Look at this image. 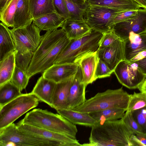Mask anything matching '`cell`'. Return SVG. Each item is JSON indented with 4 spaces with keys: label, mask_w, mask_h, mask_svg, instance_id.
Returning a JSON list of instances; mask_svg holds the SVG:
<instances>
[{
    "label": "cell",
    "mask_w": 146,
    "mask_h": 146,
    "mask_svg": "<svg viewBox=\"0 0 146 146\" xmlns=\"http://www.w3.org/2000/svg\"><path fill=\"white\" fill-rule=\"evenodd\" d=\"M30 78L26 72L15 66L10 81L21 92L26 88Z\"/></svg>",
    "instance_id": "32"
},
{
    "label": "cell",
    "mask_w": 146,
    "mask_h": 146,
    "mask_svg": "<svg viewBox=\"0 0 146 146\" xmlns=\"http://www.w3.org/2000/svg\"><path fill=\"white\" fill-rule=\"evenodd\" d=\"M21 122L33 126L64 134L76 139V126L59 114L46 110L34 109L27 113Z\"/></svg>",
    "instance_id": "3"
},
{
    "label": "cell",
    "mask_w": 146,
    "mask_h": 146,
    "mask_svg": "<svg viewBox=\"0 0 146 146\" xmlns=\"http://www.w3.org/2000/svg\"><path fill=\"white\" fill-rule=\"evenodd\" d=\"M130 140L133 146H145L137 138L135 134H133L132 135Z\"/></svg>",
    "instance_id": "42"
},
{
    "label": "cell",
    "mask_w": 146,
    "mask_h": 146,
    "mask_svg": "<svg viewBox=\"0 0 146 146\" xmlns=\"http://www.w3.org/2000/svg\"><path fill=\"white\" fill-rule=\"evenodd\" d=\"M135 135L141 142L146 146V136L141 133H137Z\"/></svg>",
    "instance_id": "44"
},
{
    "label": "cell",
    "mask_w": 146,
    "mask_h": 146,
    "mask_svg": "<svg viewBox=\"0 0 146 146\" xmlns=\"http://www.w3.org/2000/svg\"><path fill=\"white\" fill-rule=\"evenodd\" d=\"M124 41L125 60L130 61L146 50V33L139 34H131Z\"/></svg>",
    "instance_id": "17"
},
{
    "label": "cell",
    "mask_w": 146,
    "mask_h": 146,
    "mask_svg": "<svg viewBox=\"0 0 146 146\" xmlns=\"http://www.w3.org/2000/svg\"><path fill=\"white\" fill-rule=\"evenodd\" d=\"M133 134L122 118L105 122L92 127L89 142L80 146H133L130 138Z\"/></svg>",
    "instance_id": "2"
},
{
    "label": "cell",
    "mask_w": 146,
    "mask_h": 146,
    "mask_svg": "<svg viewBox=\"0 0 146 146\" xmlns=\"http://www.w3.org/2000/svg\"><path fill=\"white\" fill-rule=\"evenodd\" d=\"M90 5L103 7L124 11L139 9L142 7L135 1L131 0H86Z\"/></svg>",
    "instance_id": "22"
},
{
    "label": "cell",
    "mask_w": 146,
    "mask_h": 146,
    "mask_svg": "<svg viewBox=\"0 0 146 146\" xmlns=\"http://www.w3.org/2000/svg\"><path fill=\"white\" fill-rule=\"evenodd\" d=\"M138 89L140 92L146 93V78L139 86Z\"/></svg>",
    "instance_id": "45"
},
{
    "label": "cell",
    "mask_w": 146,
    "mask_h": 146,
    "mask_svg": "<svg viewBox=\"0 0 146 146\" xmlns=\"http://www.w3.org/2000/svg\"><path fill=\"white\" fill-rule=\"evenodd\" d=\"M72 3L79 5H83L86 3V0H69Z\"/></svg>",
    "instance_id": "46"
},
{
    "label": "cell",
    "mask_w": 146,
    "mask_h": 146,
    "mask_svg": "<svg viewBox=\"0 0 146 146\" xmlns=\"http://www.w3.org/2000/svg\"><path fill=\"white\" fill-rule=\"evenodd\" d=\"M131 62L135 63L138 68L146 76V56L141 59Z\"/></svg>",
    "instance_id": "41"
},
{
    "label": "cell",
    "mask_w": 146,
    "mask_h": 146,
    "mask_svg": "<svg viewBox=\"0 0 146 146\" xmlns=\"http://www.w3.org/2000/svg\"><path fill=\"white\" fill-rule=\"evenodd\" d=\"M78 66L76 63L54 64L44 71L42 76L56 83L64 82L76 74Z\"/></svg>",
    "instance_id": "14"
},
{
    "label": "cell",
    "mask_w": 146,
    "mask_h": 146,
    "mask_svg": "<svg viewBox=\"0 0 146 146\" xmlns=\"http://www.w3.org/2000/svg\"><path fill=\"white\" fill-rule=\"evenodd\" d=\"M113 72L119 82L129 89L138 88L146 78L135 63L125 60L117 64Z\"/></svg>",
    "instance_id": "10"
},
{
    "label": "cell",
    "mask_w": 146,
    "mask_h": 146,
    "mask_svg": "<svg viewBox=\"0 0 146 146\" xmlns=\"http://www.w3.org/2000/svg\"><path fill=\"white\" fill-rule=\"evenodd\" d=\"M99 48L107 47L119 38L112 30L103 33Z\"/></svg>",
    "instance_id": "39"
},
{
    "label": "cell",
    "mask_w": 146,
    "mask_h": 146,
    "mask_svg": "<svg viewBox=\"0 0 146 146\" xmlns=\"http://www.w3.org/2000/svg\"><path fill=\"white\" fill-rule=\"evenodd\" d=\"M22 93L10 81L0 86V107L10 102Z\"/></svg>",
    "instance_id": "30"
},
{
    "label": "cell",
    "mask_w": 146,
    "mask_h": 146,
    "mask_svg": "<svg viewBox=\"0 0 146 146\" xmlns=\"http://www.w3.org/2000/svg\"><path fill=\"white\" fill-rule=\"evenodd\" d=\"M57 111L69 122L77 124L92 127L98 123L89 113H83L69 109L58 110Z\"/></svg>",
    "instance_id": "21"
},
{
    "label": "cell",
    "mask_w": 146,
    "mask_h": 146,
    "mask_svg": "<svg viewBox=\"0 0 146 146\" xmlns=\"http://www.w3.org/2000/svg\"><path fill=\"white\" fill-rule=\"evenodd\" d=\"M74 76L66 81L56 83L52 96V108L56 110L67 109L70 90Z\"/></svg>",
    "instance_id": "18"
},
{
    "label": "cell",
    "mask_w": 146,
    "mask_h": 146,
    "mask_svg": "<svg viewBox=\"0 0 146 146\" xmlns=\"http://www.w3.org/2000/svg\"><path fill=\"white\" fill-rule=\"evenodd\" d=\"M70 40L62 28L46 31L42 36L41 42L34 53L27 71V76L30 78L37 74L43 73L53 65Z\"/></svg>",
    "instance_id": "1"
},
{
    "label": "cell",
    "mask_w": 146,
    "mask_h": 146,
    "mask_svg": "<svg viewBox=\"0 0 146 146\" xmlns=\"http://www.w3.org/2000/svg\"><path fill=\"white\" fill-rule=\"evenodd\" d=\"M131 0L133 1H135V0Z\"/></svg>",
    "instance_id": "49"
},
{
    "label": "cell",
    "mask_w": 146,
    "mask_h": 146,
    "mask_svg": "<svg viewBox=\"0 0 146 146\" xmlns=\"http://www.w3.org/2000/svg\"><path fill=\"white\" fill-rule=\"evenodd\" d=\"M15 51L11 52L0 60V86L9 81L15 67Z\"/></svg>",
    "instance_id": "27"
},
{
    "label": "cell",
    "mask_w": 146,
    "mask_h": 146,
    "mask_svg": "<svg viewBox=\"0 0 146 146\" xmlns=\"http://www.w3.org/2000/svg\"><path fill=\"white\" fill-rule=\"evenodd\" d=\"M130 96L122 87L116 89H108L86 100L83 104L74 110L89 113L111 108H121L126 111Z\"/></svg>",
    "instance_id": "4"
},
{
    "label": "cell",
    "mask_w": 146,
    "mask_h": 146,
    "mask_svg": "<svg viewBox=\"0 0 146 146\" xmlns=\"http://www.w3.org/2000/svg\"><path fill=\"white\" fill-rule=\"evenodd\" d=\"M144 9H146V0H135Z\"/></svg>",
    "instance_id": "47"
},
{
    "label": "cell",
    "mask_w": 146,
    "mask_h": 146,
    "mask_svg": "<svg viewBox=\"0 0 146 146\" xmlns=\"http://www.w3.org/2000/svg\"><path fill=\"white\" fill-rule=\"evenodd\" d=\"M103 35L102 33L92 29L90 32L85 36L70 40L58 55L54 64L76 63L85 54L97 51Z\"/></svg>",
    "instance_id": "5"
},
{
    "label": "cell",
    "mask_w": 146,
    "mask_h": 146,
    "mask_svg": "<svg viewBox=\"0 0 146 146\" xmlns=\"http://www.w3.org/2000/svg\"><path fill=\"white\" fill-rule=\"evenodd\" d=\"M61 27L70 40L81 38L89 33L92 30L83 20L70 18L65 19Z\"/></svg>",
    "instance_id": "19"
},
{
    "label": "cell",
    "mask_w": 146,
    "mask_h": 146,
    "mask_svg": "<svg viewBox=\"0 0 146 146\" xmlns=\"http://www.w3.org/2000/svg\"><path fill=\"white\" fill-rule=\"evenodd\" d=\"M98 59L97 50L85 54L76 62L80 68L82 82L86 88L96 80L95 73Z\"/></svg>",
    "instance_id": "16"
},
{
    "label": "cell",
    "mask_w": 146,
    "mask_h": 146,
    "mask_svg": "<svg viewBox=\"0 0 146 146\" xmlns=\"http://www.w3.org/2000/svg\"><path fill=\"white\" fill-rule=\"evenodd\" d=\"M65 20L55 12L34 19L33 23L41 31H53L61 27Z\"/></svg>",
    "instance_id": "23"
},
{
    "label": "cell",
    "mask_w": 146,
    "mask_h": 146,
    "mask_svg": "<svg viewBox=\"0 0 146 146\" xmlns=\"http://www.w3.org/2000/svg\"><path fill=\"white\" fill-rule=\"evenodd\" d=\"M9 0H0V10L1 9Z\"/></svg>",
    "instance_id": "48"
},
{
    "label": "cell",
    "mask_w": 146,
    "mask_h": 146,
    "mask_svg": "<svg viewBox=\"0 0 146 146\" xmlns=\"http://www.w3.org/2000/svg\"><path fill=\"white\" fill-rule=\"evenodd\" d=\"M126 111L125 110L121 108H111L89 113L97 121L98 123H100L121 119Z\"/></svg>",
    "instance_id": "28"
},
{
    "label": "cell",
    "mask_w": 146,
    "mask_h": 146,
    "mask_svg": "<svg viewBox=\"0 0 146 146\" xmlns=\"http://www.w3.org/2000/svg\"><path fill=\"white\" fill-rule=\"evenodd\" d=\"M16 125L19 129L24 132L45 139L59 142L63 146H79L81 144L76 139L72 138L64 134L24 124L20 121Z\"/></svg>",
    "instance_id": "12"
},
{
    "label": "cell",
    "mask_w": 146,
    "mask_h": 146,
    "mask_svg": "<svg viewBox=\"0 0 146 146\" xmlns=\"http://www.w3.org/2000/svg\"><path fill=\"white\" fill-rule=\"evenodd\" d=\"M146 56V50L141 52L130 61L133 62L141 59Z\"/></svg>",
    "instance_id": "43"
},
{
    "label": "cell",
    "mask_w": 146,
    "mask_h": 146,
    "mask_svg": "<svg viewBox=\"0 0 146 146\" xmlns=\"http://www.w3.org/2000/svg\"><path fill=\"white\" fill-rule=\"evenodd\" d=\"M121 11L87 4L82 19L92 29L103 33L112 30L111 22Z\"/></svg>",
    "instance_id": "7"
},
{
    "label": "cell",
    "mask_w": 146,
    "mask_h": 146,
    "mask_svg": "<svg viewBox=\"0 0 146 146\" xmlns=\"http://www.w3.org/2000/svg\"><path fill=\"white\" fill-rule=\"evenodd\" d=\"M86 88L82 82L81 71L79 66L70 88L67 109L74 110L85 102L86 100Z\"/></svg>",
    "instance_id": "15"
},
{
    "label": "cell",
    "mask_w": 146,
    "mask_h": 146,
    "mask_svg": "<svg viewBox=\"0 0 146 146\" xmlns=\"http://www.w3.org/2000/svg\"><path fill=\"white\" fill-rule=\"evenodd\" d=\"M69 15L72 19L83 20L82 15L87 5L86 3L83 5H79L69 0H65Z\"/></svg>",
    "instance_id": "34"
},
{
    "label": "cell",
    "mask_w": 146,
    "mask_h": 146,
    "mask_svg": "<svg viewBox=\"0 0 146 146\" xmlns=\"http://www.w3.org/2000/svg\"><path fill=\"white\" fill-rule=\"evenodd\" d=\"M122 119L130 128L134 134H143L140 126L134 118L131 112L126 111Z\"/></svg>",
    "instance_id": "38"
},
{
    "label": "cell",
    "mask_w": 146,
    "mask_h": 146,
    "mask_svg": "<svg viewBox=\"0 0 146 146\" xmlns=\"http://www.w3.org/2000/svg\"><path fill=\"white\" fill-rule=\"evenodd\" d=\"M56 84L42 76L38 80L31 92L39 101L44 102L52 108V96Z\"/></svg>",
    "instance_id": "20"
},
{
    "label": "cell",
    "mask_w": 146,
    "mask_h": 146,
    "mask_svg": "<svg viewBox=\"0 0 146 146\" xmlns=\"http://www.w3.org/2000/svg\"><path fill=\"white\" fill-rule=\"evenodd\" d=\"M113 72L108 66L99 58L95 71L96 80L98 78L109 77Z\"/></svg>",
    "instance_id": "36"
},
{
    "label": "cell",
    "mask_w": 146,
    "mask_h": 146,
    "mask_svg": "<svg viewBox=\"0 0 146 146\" xmlns=\"http://www.w3.org/2000/svg\"><path fill=\"white\" fill-rule=\"evenodd\" d=\"M39 101L31 92L22 94L0 107V129L13 123L25 113L37 107Z\"/></svg>",
    "instance_id": "6"
},
{
    "label": "cell",
    "mask_w": 146,
    "mask_h": 146,
    "mask_svg": "<svg viewBox=\"0 0 146 146\" xmlns=\"http://www.w3.org/2000/svg\"><path fill=\"white\" fill-rule=\"evenodd\" d=\"M31 14L34 19L57 12L53 0H29Z\"/></svg>",
    "instance_id": "26"
},
{
    "label": "cell",
    "mask_w": 146,
    "mask_h": 146,
    "mask_svg": "<svg viewBox=\"0 0 146 146\" xmlns=\"http://www.w3.org/2000/svg\"><path fill=\"white\" fill-rule=\"evenodd\" d=\"M99 58L104 62L113 72L117 64L125 60L124 41L119 38L106 47L98 48Z\"/></svg>",
    "instance_id": "13"
},
{
    "label": "cell",
    "mask_w": 146,
    "mask_h": 146,
    "mask_svg": "<svg viewBox=\"0 0 146 146\" xmlns=\"http://www.w3.org/2000/svg\"><path fill=\"white\" fill-rule=\"evenodd\" d=\"M57 12L65 19L70 17L65 0H53Z\"/></svg>",
    "instance_id": "40"
},
{
    "label": "cell",
    "mask_w": 146,
    "mask_h": 146,
    "mask_svg": "<svg viewBox=\"0 0 146 146\" xmlns=\"http://www.w3.org/2000/svg\"><path fill=\"white\" fill-rule=\"evenodd\" d=\"M33 19L30 11L29 0H19L15 16L14 28L27 26L32 24Z\"/></svg>",
    "instance_id": "24"
},
{
    "label": "cell",
    "mask_w": 146,
    "mask_h": 146,
    "mask_svg": "<svg viewBox=\"0 0 146 146\" xmlns=\"http://www.w3.org/2000/svg\"><path fill=\"white\" fill-rule=\"evenodd\" d=\"M112 30L123 41L127 39L131 34L146 33V9H138L133 17L115 24Z\"/></svg>",
    "instance_id": "11"
},
{
    "label": "cell",
    "mask_w": 146,
    "mask_h": 146,
    "mask_svg": "<svg viewBox=\"0 0 146 146\" xmlns=\"http://www.w3.org/2000/svg\"><path fill=\"white\" fill-rule=\"evenodd\" d=\"M19 0H9L3 8L0 10V20L8 27H14V18Z\"/></svg>",
    "instance_id": "29"
},
{
    "label": "cell",
    "mask_w": 146,
    "mask_h": 146,
    "mask_svg": "<svg viewBox=\"0 0 146 146\" xmlns=\"http://www.w3.org/2000/svg\"><path fill=\"white\" fill-rule=\"evenodd\" d=\"M146 107V93L134 92L130 94L126 111L132 112Z\"/></svg>",
    "instance_id": "31"
},
{
    "label": "cell",
    "mask_w": 146,
    "mask_h": 146,
    "mask_svg": "<svg viewBox=\"0 0 146 146\" xmlns=\"http://www.w3.org/2000/svg\"><path fill=\"white\" fill-rule=\"evenodd\" d=\"M11 31L18 52H34L41 42V31L33 23L24 27L13 28Z\"/></svg>",
    "instance_id": "9"
},
{
    "label": "cell",
    "mask_w": 146,
    "mask_h": 146,
    "mask_svg": "<svg viewBox=\"0 0 146 146\" xmlns=\"http://www.w3.org/2000/svg\"><path fill=\"white\" fill-rule=\"evenodd\" d=\"M138 10H130L119 11L111 22V26L112 29L115 24L133 17L137 13Z\"/></svg>",
    "instance_id": "37"
},
{
    "label": "cell",
    "mask_w": 146,
    "mask_h": 146,
    "mask_svg": "<svg viewBox=\"0 0 146 146\" xmlns=\"http://www.w3.org/2000/svg\"><path fill=\"white\" fill-rule=\"evenodd\" d=\"M49 141L24 132L13 123L0 129V146H47Z\"/></svg>",
    "instance_id": "8"
},
{
    "label": "cell",
    "mask_w": 146,
    "mask_h": 146,
    "mask_svg": "<svg viewBox=\"0 0 146 146\" xmlns=\"http://www.w3.org/2000/svg\"><path fill=\"white\" fill-rule=\"evenodd\" d=\"M34 53L30 51L20 53L15 50V66L27 72L32 60Z\"/></svg>",
    "instance_id": "33"
},
{
    "label": "cell",
    "mask_w": 146,
    "mask_h": 146,
    "mask_svg": "<svg viewBox=\"0 0 146 146\" xmlns=\"http://www.w3.org/2000/svg\"><path fill=\"white\" fill-rule=\"evenodd\" d=\"M131 112L140 126L143 134L146 136V107Z\"/></svg>",
    "instance_id": "35"
},
{
    "label": "cell",
    "mask_w": 146,
    "mask_h": 146,
    "mask_svg": "<svg viewBox=\"0 0 146 146\" xmlns=\"http://www.w3.org/2000/svg\"><path fill=\"white\" fill-rule=\"evenodd\" d=\"M16 49L11 29L1 22L0 23V60L10 52L15 51Z\"/></svg>",
    "instance_id": "25"
}]
</instances>
